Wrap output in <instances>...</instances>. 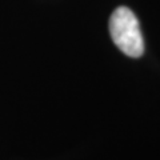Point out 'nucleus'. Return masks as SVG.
I'll use <instances>...</instances> for the list:
<instances>
[{"mask_svg": "<svg viewBox=\"0 0 160 160\" xmlns=\"http://www.w3.org/2000/svg\"><path fill=\"white\" fill-rule=\"evenodd\" d=\"M109 33L116 47L129 58H140L144 53V42L139 20L127 7H119L109 19Z\"/></svg>", "mask_w": 160, "mask_h": 160, "instance_id": "obj_1", "label": "nucleus"}]
</instances>
